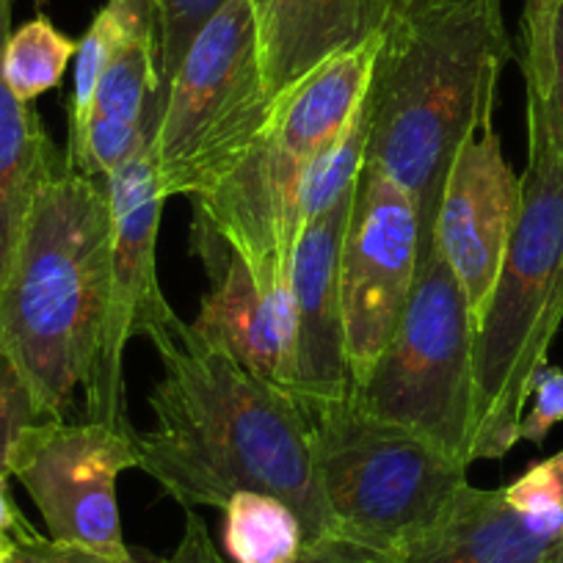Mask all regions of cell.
<instances>
[{
	"mask_svg": "<svg viewBox=\"0 0 563 563\" xmlns=\"http://www.w3.org/2000/svg\"><path fill=\"white\" fill-rule=\"evenodd\" d=\"M150 343L164 376L150 395L155 426L135 437L139 470L183 508L224 511L238 492H263L294 508L307 547L338 536L305 404L199 340L183 318Z\"/></svg>",
	"mask_w": 563,
	"mask_h": 563,
	"instance_id": "6da1fadb",
	"label": "cell"
},
{
	"mask_svg": "<svg viewBox=\"0 0 563 563\" xmlns=\"http://www.w3.org/2000/svg\"><path fill=\"white\" fill-rule=\"evenodd\" d=\"M511 58L503 0H393L367 86L365 164L415 202L420 265L437 252L448 175L475 135L495 128Z\"/></svg>",
	"mask_w": 563,
	"mask_h": 563,
	"instance_id": "7a4b0ae2",
	"label": "cell"
},
{
	"mask_svg": "<svg viewBox=\"0 0 563 563\" xmlns=\"http://www.w3.org/2000/svg\"><path fill=\"white\" fill-rule=\"evenodd\" d=\"M108 177L67 158L42 177L0 285V354L34 393L42 415L64 420L100 349L111 271Z\"/></svg>",
	"mask_w": 563,
	"mask_h": 563,
	"instance_id": "3957f363",
	"label": "cell"
},
{
	"mask_svg": "<svg viewBox=\"0 0 563 563\" xmlns=\"http://www.w3.org/2000/svg\"><path fill=\"white\" fill-rule=\"evenodd\" d=\"M378 45L382 31L282 91L243 158L194 199V249L208 274L235 252L257 279L290 282L307 177L365 100Z\"/></svg>",
	"mask_w": 563,
	"mask_h": 563,
	"instance_id": "277c9868",
	"label": "cell"
},
{
	"mask_svg": "<svg viewBox=\"0 0 563 563\" xmlns=\"http://www.w3.org/2000/svg\"><path fill=\"white\" fill-rule=\"evenodd\" d=\"M519 183L517 227L475 327L470 462L503 459L517 445L533 378L563 323V153L533 100H528V166Z\"/></svg>",
	"mask_w": 563,
	"mask_h": 563,
	"instance_id": "5b68a950",
	"label": "cell"
},
{
	"mask_svg": "<svg viewBox=\"0 0 563 563\" xmlns=\"http://www.w3.org/2000/svg\"><path fill=\"white\" fill-rule=\"evenodd\" d=\"M316 467L343 539L393 555L470 484L467 464L349 398L310 411Z\"/></svg>",
	"mask_w": 563,
	"mask_h": 563,
	"instance_id": "8992f818",
	"label": "cell"
},
{
	"mask_svg": "<svg viewBox=\"0 0 563 563\" xmlns=\"http://www.w3.org/2000/svg\"><path fill=\"white\" fill-rule=\"evenodd\" d=\"M155 108L161 194L202 199L252 147L274 108L249 0H227L205 23Z\"/></svg>",
	"mask_w": 563,
	"mask_h": 563,
	"instance_id": "52a82bcc",
	"label": "cell"
},
{
	"mask_svg": "<svg viewBox=\"0 0 563 563\" xmlns=\"http://www.w3.org/2000/svg\"><path fill=\"white\" fill-rule=\"evenodd\" d=\"M351 400L470 462L475 420V321L456 274L437 249L420 265L406 310Z\"/></svg>",
	"mask_w": 563,
	"mask_h": 563,
	"instance_id": "ba28073f",
	"label": "cell"
},
{
	"mask_svg": "<svg viewBox=\"0 0 563 563\" xmlns=\"http://www.w3.org/2000/svg\"><path fill=\"white\" fill-rule=\"evenodd\" d=\"M111 271L100 349L84 384L86 415L111 429L135 431L124 395V351L133 338L153 340L177 316L158 279V230L166 197L158 186L153 133L108 177Z\"/></svg>",
	"mask_w": 563,
	"mask_h": 563,
	"instance_id": "9c48e42d",
	"label": "cell"
},
{
	"mask_svg": "<svg viewBox=\"0 0 563 563\" xmlns=\"http://www.w3.org/2000/svg\"><path fill=\"white\" fill-rule=\"evenodd\" d=\"M420 271L415 202L378 166L362 164L340 249V305L351 389L393 340Z\"/></svg>",
	"mask_w": 563,
	"mask_h": 563,
	"instance_id": "30bf717a",
	"label": "cell"
},
{
	"mask_svg": "<svg viewBox=\"0 0 563 563\" xmlns=\"http://www.w3.org/2000/svg\"><path fill=\"white\" fill-rule=\"evenodd\" d=\"M135 431L106 422L42 420L20 437L12 478L23 484L56 541L130 558L119 519L117 478L139 467Z\"/></svg>",
	"mask_w": 563,
	"mask_h": 563,
	"instance_id": "8fae6325",
	"label": "cell"
},
{
	"mask_svg": "<svg viewBox=\"0 0 563 563\" xmlns=\"http://www.w3.org/2000/svg\"><path fill=\"white\" fill-rule=\"evenodd\" d=\"M522 183L495 128L475 135L448 175L437 213V249L456 274L478 327L519 216Z\"/></svg>",
	"mask_w": 563,
	"mask_h": 563,
	"instance_id": "7c38bea8",
	"label": "cell"
},
{
	"mask_svg": "<svg viewBox=\"0 0 563 563\" xmlns=\"http://www.w3.org/2000/svg\"><path fill=\"white\" fill-rule=\"evenodd\" d=\"M356 191V188H354ZM354 191L299 227L290 263L296 307V395L307 411L351 395L340 305V249Z\"/></svg>",
	"mask_w": 563,
	"mask_h": 563,
	"instance_id": "4fadbf2b",
	"label": "cell"
},
{
	"mask_svg": "<svg viewBox=\"0 0 563 563\" xmlns=\"http://www.w3.org/2000/svg\"><path fill=\"white\" fill-rule=\"evenodd\" d=\"M213 288L202 299L191 329L199 340L224 351L246 371L296 395V307L290 282L257 279L241 254H227L210 274Z\"/></svg>",
	"mask_w": 563,
	"mask_h": 563,
	"instance_id": "5bb4252c",
	"label": "cell"
},
{
	"mask_svg": "<svg viewBox=\"0 0 563 563\" xmlns=\"http://www.w3.org/2000/svg\"><path fill=\"white\" fill-rule=\"evenodd\" d=\"M265 95L274 102L334 53L378 34L393 0H249Z\"/></svg>",
	"mask_w": 563,
	"mask_h": 563,
	"instance_id": "9a60e30c",
	"label": "cell"
},
{
	"mask_svg": "<svg viewBox=\"0 0 563 563\" xmlns=\"http://www.w3.org/2000/svg\"><path fill=\"white\" fill-rule=\"evenodd\" d=\"M158 95V29L153 14H144L130 25L102 69L84 144L67 164L84 175L111 177L155 130Z\"/></svg>",
	"mask_w": 563,
	"mask_h": 563,
	"instance_id": "2e32d148",
	"label": "cell"
},
{
	"mask_svg": "<svg viewBox=\"0 0 563 563\" xmlns=\"http://www.w3.org/2000/svg\"><path fill=\"white\" fill-rule=\"evenodd\" d=\"M558 541L514 511L503 489L467 484L440 519L393 552L389 563H552Z\"/></svg>",
	"mask_w": 563,
	"mask_h": 563,
	"instance_id": "e0dca14e",
	"label": "cell"
},
{
	"mask_svg": "<svg viewBox=\"0 0 563 563\" xmlns=\"http://www.w3.org/2000/svg\"><path fill=\"white\" fill-rule=\"evenodd\" d=\"M14 0H0V62L12 34ZM62 158L42 117L12 95L0 69V285L18 249L25 213L42 177Z\"/></svg>",
	"mask_w": 563,
	"mask_h": 563,
	"instance_id": "ac0fdd59",
	"label": "cell"
},
{
	"mask_svg": "<svg viewBox=\"0 0 563 563\" xmlns=\"http://www.w3.org/2000/svg\"><path fill=\"white\" fill-rule=\"evenodd\" d=\"M224 550L232 563H299L305 528L279 497L238 492L224 506Z\"/></svg>",
	"mask_w": 563,
	"mask_h": 563,
	"instance_id": "d6986e66",
	"label": "cell"
},
{
	"mask_svg": "<svg viewBox=\"0 0 563 563\" xmlns=\"http://www.w3.org/2000/svg\"><path fill=\"white\" fill-rule=\"evenodd\" d=\"M150 12L147 0H108L106 7L95 14L89 31L78 42L75 53V75H73V97H69V135H67V155L73 161L84 144L86 122H89L91 100H95L97 84L102 78V69L111 62L113 51L130 25ZM155 20V18H153Z\"/></svg>",
	"mask_w": 563,
	"mask_h": 563,
	"instance_id": "ffe728a7",
	"label": "cell"
},
{
	"mask_svg": "<svg viewBox=\"0 0 563 563\" xmlns=\"http://www.w3.org/2000/svg\"><path fill=\"white\" fill-rule=\"evenodd\" d=\"M78 53V42L56 29L45 14L12 31L3 45V80L20 102H34L45 91L56 89Z\"/></svg>",
	"mask_w": 563,
	"mask_h": 563,
	"instance_id": "44dd1931",
	"label": "cell"
},
{
	"mask_svg": "<svg viewBox=\"0 0 563 563\" xmlns=\"http://www.w3.org/2000/svg\"><path fill=\"white\" fill-rule=\"evenodd\" d=\"M147 3L158 29L161 89H166L191 42L227 0H147Z\"/></svg>",
	"mask_w": 563,
	"mask_h": 563,
	"instance_id": "7402d4cb",
	"label": "cell"
},
{
	"mask_svg": "<svg viewBox=\"0 0 563 563\" xmlns=\"http://www.w3.org/2000/svg\"><path fill=\"white\" fill-rule=\"evenodd\" d=\"M563 0H525L519 23V64L525 95L544 97L555 73V25Z\"/></svg>",
	"mask_w": 563,
	"mask_h": 563,
	"instance_id": "603a6c76",
	"label": "cell"
},
{
	"mask_svg": "<svg viewBox=\"0 0 563 563\" xmlns=\"http://www.w3.org/2000/svg\"><path fill=\"white\" fill-rule=\"evenodd\" d=\"M503 492L514 511L522 514L539 533L555 541L563 539V484L550 459L533 464L522 478H517Z\"/></svg>",
	"mask_w": 563,
	"mask_h": 563,
	"instance_id": "cb8c5ba5",
	"label": "cell"
},
{
	"mask_svg": "<svg viewBox=\"0 0 563 563\" xmlns=\"http://www.w3.org/2000/svg\"><path fill=\"white\" fill-rule=\"evenodd\" d=\"M42 420L51 417L42 415L34 393L12 360L0 354V475L12 478V453L20 437Z\"/></svg>",
	"mask_w": 563,
	"mask_h": 563,
	"instance_id": "d4e9b609",
	"label": "cell"
},
{
	"mask_svg": "<svg viewBox=\"0 0 563 563\" xmlns=\"http://www.w3.org/2000/svg\"><path fill=\"white\" fill-rule=\"evenodd\" d=\"M530 398H533V406L530 411H525L522 422H519V440L539 445L563 420V371L550 365L541 367L533 378Z\"/></svg>",
	"mask_w": 563,
	"mask_h": 563,
	"instance_id": "484cf974",
	"label": "cell"
},
{
	"mask_svg": "<svg viewBox=\"0 0 563 563\" xmlns=\"http://www.w3.org/2000/svg\"><path fill=\"white\" fill-rule=\"evenodd\" d=\"M7 563H150L147 552H133L130 558H111L86 547L56 541L51 536H34L14 550Z\"/></svg>",
	"mask_w": 563,
	"mask_h": 563,
	"instance_id": "4316f807",
	"label": "cell"
},
{
	"mask_svg": "<svg viewBox=\"0 0 563 563\" xmlns=\"http://www.w3.org/2000/svg\"><path fill=\"white\" fill-rule=\"evenodd\" d=\"M150 563H227L210 539L208 525L202 522L194 508H186V528H183L180 544L166 558L150 555Z\"/></svg>",
	"mask_w": 563,
	"mask_h": 563,
	"instance_id": "83f0119b",
	"label": "cell"
},
{
	"mask_svg": "<svg viewBox=\"0 0 563 563\" xmlns=\"http://www.w3.org/2000/svg\"><path fill=\"white\" fill-rule=\"evenodd\" d=\"M528 100H533L541 108V117H544L547 130H550L555 147L563 153V9L558 14L555 25V73H552V84L547 89L544 97L525 95Z\"/></svg>",
	"mask_w": 563,
	"mask_h": 563,
	"instance_id": "f1b7e54d",
	"label": "cell"
},
{
	"mask_svg": "<svg viewBox=\"0 0 563 563\" xmlns=\"http://www.w3.org/2000/svg\"><path fill=\"white\" fill-rule=\"evenodd\" d=\"M36 528L23 517V511L14 503L12 489H9V478L0 475V563H7L14 555L23 541L34 539Z\"/></svg>",
	"mask_w": 563,
	"mask_h": 563,
	"instance_id": "f546056e",
	"label": "cell"
},
{
	"mask_svg": "<svg viewBox=\"0 0 563 563\" xmlns=\"http://www.w3.org/2000/svg\"><path fill=\"white\" fill-rule=\"evenodd\" d=\"M299 563H389V558L343 536H332L307 547Z\"/></svg>",
	"mask_w": 563,
	"mask_h": 563,
	"instance_id": "4dcf8cb0",
	"label": "cell"
},
{
	"mask_svg": "<svg viewBox=\"0 0 563 563\" xmlns=\"http://www.w3.org/2000/svg\"><path fill=\"white\" fill-rule=\"evenodd\" d=\"M550 462H552V467H555L558 478H561V484H563V451H561V453H555V456H552Z\"/></svg>",
	"mask_w": 563,
	"mask_h": 563,
	"instance_id": "1f68e13d",
	"label": "cell"
},
{
	"mask_svg": "<svg viewBox=\"0 0 563 563\" xmlns=\"http://www.w3.org/2000/svg\"><path fill=\"white\" fill-rule=\"evenodd\" d=\"M552 563H563V539L558 541L555 552H552Z\"/></svg>",
	"mask_w": 563,
	"mask_h": 563,
	"instance_id": "d6a6232c",
	"label": "cell"
}]
</instances>
